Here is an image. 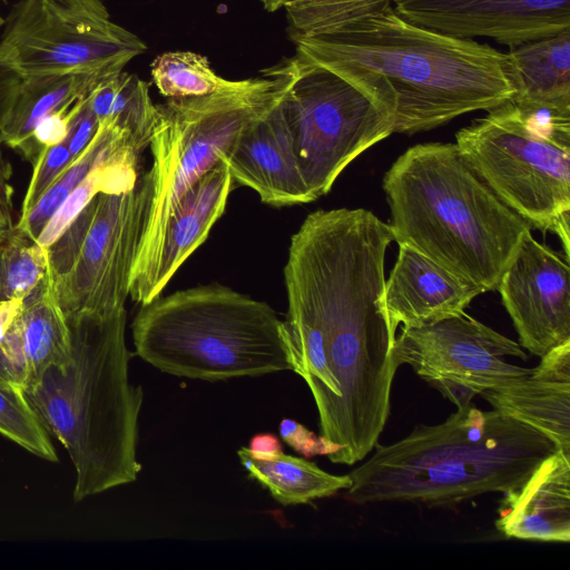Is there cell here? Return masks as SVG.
<instances>
[{
    "instance_id": "f1b7e54d",
    "label": "cell",
    "mask_w": 570,
    "mask_h": 570,
    "mask_svg": "<svg viewBox=\"0 0 570 570\" xmlns=\"http://www.w3.org/2000/svg\"><path fill=\"white\" fill-rule=\"evenodd\" d=\"M73 161L67 145L62 141L43 148L33 163L32 176L21 205L20 216L26 215L41 195Z\"/></svg>"
},
{
    "instance_id": "f546056e",
    "label": "cell",
    "mask_w": 570,
    "mask_h": 570,
    "mask_svg": "<svg viewBox=\"0 0 570 570\" xmlns=\"http://www.w3.org/2000/svg\"><path fill=\"white\" fill-rule=\"evenodd\" d=\"M87 98L55 110L36 124L31 134L35 160L43 148L65 141L72 120L83 107Z\"/></svg>"
},
{
    "instance_id": "4fadbf2b",
    "label": "cell",
    "mask_w": 570,
    "mask_h": 570,
    "mask_svg": "<svg viewBox=\"0 0 570 570\" xmlns=\"http://www.w3.org/2000/svg\"><path fill=\"white\" fill-rule=\"evenodd\" d=\"M392 7L414 24L509 47L570 30V0H392Z\"/></svg>"
},
{
    "instance_id": "603a6c76",
    "label": "cell",
    "mask_w": 570,
    "mask_h": 570,
    "mask_svg": "<svg viewBox=\"0 0 570 570\" xmlns=\"http://www.w3.org/2000/svg\"><path fill=\"white\" fill-rule=\"evenodd\" d=\"M88 106L98 122L115 120L145 149L157 118V105L150 98L149 83L121 71L100 82L89 95Z\"/></svg>"
},
{
    "instance_id": "7a4b0ae2",
    "label": "cell",
    "mask_w": 570,
    "mask_h": 570,
    "mask_svg": "<svg viewBox=\"0 0 570 570\" xmlns=\"http://www.w3.org/2000/svg\"><path fill=\"white\" fill-rule=\"evenodd\" d=\"M126 309L66 320L70 354L23 390L49 434L65 446L76 471L73 500L135 482L138 417L144 392L129 381L134 353L125 340Z\"/></svg>"
},
{
    "instance_id": "2e32d148",
    "label": "cell",
    "mask_w": 570,
    "mask_h": 570,
    "mask_svg": "<svg viewBox=\"0 0 570 570\" xmlns=\"http://www.w3.org/2000/svg\"><path fill=\"white\" fill-rule=\"evenodd\" d=\"M483 291L453 275L407 245L399 255L384 287V309L390 331L435 323L465 311Z\"/></svg>"
},
{
    "instance_id": "4dcf8cb0",
    "label": "cell",
    "mask_w": 570,
    "mask_h": 570,
    "mask_svg": "<svg viewBox=\"0 0 570 570\" xmlns=\"http://www.w3.org/2000/svg\"><path fill=\"white\" fill-rule=\"evenodd\" d=\"M279 435L285 443L306 458L326 455L332 461L337 453L333 443L292 419L281 421Z\"/></svg>"
},
{
    "instance_id": "ba28073f",
    "label": "cell",
    "mask_w": 570,
    "mask_h": 570,
    "mask_svg": "<svg viewBox=\"0 0 570 570\" xmlns=\"http://www.w3.org/2000/svg\"><path fill=\"white\" fill-rule=\"evenodd\" d=\"M151 196L148 173L120 194H97L48 248V271L67 320L126 309Z\"/></svg>"
},
{
    "instance_id": "83f0119b",
    "label": "cell",
    "mask_w": 570,
    "mask_h": 570,
    "mask_svg": "<svg viewBox=\"0 0 570 570\" xmlns=\"http://www.w3.org/2000/svg\"><path fill=\"white\" fill-rule=\"evenodd\" d=\"M0 433L28 452L51 462L58 456L22 389L0 382Z\"/></svg>"
},
{
    "instance_id": "9c48e42d",
    "label": "cell",
    "mask_w": 570,
    "mask_h": 570,
    "mask_svg": "<svg viewBox=\"0 0 570 570\" xmlns=\"http://www.w3.org/2000/svg\"><path fill=\"white\" fill-rule=\"evenodd\" d=\"M282 62L287 81L279 104L316 200L353 159L393 134V119L352 83L299 55Z\"/></svg>"
},
{
    "instance_id": "d4e9b609",
    "label": "cell",
    "mask_w": 570,
    "mask_h": 570,
    "mask_svg": "<svg viewBox=\"0 0 570 570\" xmlns=\"http://www.w3.org/2000/svg\"><path fill=\"white\" fill-rule=\"evenodd\" d=\"M112 129V120L99 122L98 129L83 151L41 195L33 207L20 216L17 228L36 242L42 228L71 191L89 174L98 160Z\"/></svg>"
},
{
    "instance_id": "8fae6325",
    "label": "cell",
    "mask_w": 570,
    "mask_h": 570,
    "mask_svg": "<svg viewBox=\"0 0 570 570\" xmlns=\"http://www.w3.org/2000/svg\"><path fill=\"white\" fill-rule=\"evenodd\" d=\"M392 352L397 366L409 364L456 409L470 405L485 390L530 371L505 361L507 356L527 360L519 343L464 312L402 328Z\"/></svg>"
},
{
    "instance_id": "ffe728a7",
    "label": "cell",
    "mask_w": 570,
    "mask_h": 570,
    "mask_svg": "<svg viewBox=\"0 0 570 570\" xmlns=\"http://www.w3.org/2000/svg\"><path fill=\"white\" fill-rule=\"evenodd\" d=\"M514 95L522 112L570 114V30L509 47Z\"/></svg>"
},
{
    "instance_id": "277c9868",
    "label": "cell",
    "mask_w": 570,
    "mask_h": 570,
    "mask_svg": "<svg viewBox=\"0 0 570 570\" xmlns=\"http://www.w3.org/2000/svg\"><path fill=\"white\" fill-rule=\"evenodd\" d=\"M394 240L453 275L495 291L531 224L504 204L456 144L405 150L383 179Z\"/></svg>"
},
{
    "instance_id": "30bf717a",
    "label": "cell",
    "mask_w": 570,
    "mask_h": 570,
    "mask_svg": "<svg viewBox=\"0 0 570 570\" xmlns=\"http://www.w3.org/2000/svg\"><path fill=\"white\" fill-rule=\"evenodd\" d=\"M146 50L112 21L104 0H22L0 41V70L17 78L111 77Z\"/></svg>"
},
{
    "instance_id": "3957f363",
    "label": "cell",
    "mask_w": 570,
    "mask_h": 570,
    "mask_svg": "<svg viewBox=\"0 0 570 570\" xmlns=\"http://www.w3.org/2000/svg\"><path fill=\"white\" fill-rule=\"evenodd\" d=\"M373 450L348 473L350 501L433 508L515 490L557 448L537 430L471 403L440 424H419L407 436Z\"/></svg>"
},
{
    "instance_id": "e0dca14e",
    "label": "cell",
    "mask_w": 570,
    "mask_h": 570,
    "mask_svg": "<svg viewBox=\"0 0 570 570\" xmlns=\"http://www.w3.org/2000/svg\"><path fill=\"white\" fill-rule=\"evenodd\" d=\"M493 410L547 436L570 454V341L541 357L538 366L480 394Z\"/></svg>"
},
{
    "instance_id": "52a82bcc",
    "label": "cell",
    "mask_w": 570,
    "mask_h": 570,
    "mask_svg": "<svg viewBox=\"0 0 570 570\" xmlns=\"http://www.w3.org/2000/svg\"><path fill=\"white\" fill-rule=\"evenodd\" d=\"M482 180L532 227L557 234L569 261L570 114L522 112L507 101L456 135Z\"/></svg>"
},
{
    "instance_id": "4316f807",
    "label": "cell",
    "mask_w": 570,
    "mask_h": 570,
    "mask_svg": "<svg viewBox=\"0 0 570 570\" xmlns=\"http://www.w3.org/2000/svg\"><path fill=\"white\" fill-rule=\"evenodd\" d=\"M48 248L12 227L0 242L1 299H24L45 277Z\"/></svg>"
},
{
    "instance_id": "d6986e66",
    "label": "cell",
    "mask_w": 570,
    "mask_h": 570,
    "mask_svg": "<svg viewBox=\"0 0 570 570\" xmlns=\"http://www.w3.org/2000/svg\"><path fill=\"white\" fill-rule=\"evenodd\" d=\"M112 77V76H111ZM106 77L97 73L13 76L0 96V137L33 164L31 134L48 114L87 98Z\"/></svg>"
},
{
    "instance_id": "1f68e13d",
    "label": "cell",
    "mask_w": 570,
    "mask_h": 570,
    "mask_svg": "<svg viewBox=\"0 0 570 570\" xmlns=\"http://www.w3.org/2000/svg\"><path fill=\"white\" fill-rule=\"evenodd\" d=\"M89 97V96H88ZM99 122L88 106V98L75 117L69 128L65 144L75 160L87 147L98 129Z\"/></svg>"
},
{
    "instance_id": "e575fe53",
    "label": "cell",
    "mask_w": 570,
    "mask_h": 570,
    "mask_svg": "<svg viewBox=\"0 0 570 570\" xmlns=\"http://www.w3.org/2000/svg\"><path fill=\"white\" fill-rule=\"evenodd\" d=\"M2 22H3V21H2L1 17H0V24H2Z\"/></svg>"
},
{
    "instance_id": "ac0fdd59",
    "label": "cell",
    "mask_w": 570,
    "mask_h": 570,
    "mask_svg": "<svg viewBox=\"0 0 570 570\" xmlns=\"http://www.w3.org/2000/svg\"><path fill=\"white\" fill-rule=\"evenodd\" d=\"M497 529L507 538L570 541V454L547 456L518 489L504 493Z\"/></svg>"
},
{
    "instance_id": "d6a6232c",
    "label": "cell",
    "mask_w": 570,
    "mask_h": 570,
    "mask_svg": "<svg viewBox=\"0 0 570 570\" xmlns=\"http://www.w3.org/2000/svg\"><path fill=\"white\" fill-rule=\"evenodd\" d=\"M9 79H0V96L8 85ZM2 144L0 137V145ZM6 164L1 157L0 149V242L6 237L12 228L11 223V189L7 179Z\"/></svg>"
},
{
    "instance_id": "7c38bea8",
    "label": "cell",
    "mask_w": 570,
    "mask_h": 570,
    "mask_svg": "<svg viewBox=\"0 0 570 570\" xmlns=\"http://www.w3.org/2000/svg\"><path fill=\"white\" fill-rule=\"evenodd\" d=\"M569 261L528 232L497 289L521 347L542 357L570 341Z\"/></svg>"
},
{
    "instance_id": "484cf974",
    "label": "cell",
    "mask_w": 570,
    "mask_h": 570,
    "mask_svg": "<svg viewBox=\"0 0 570 570\" xmlns=\"http://www.w3.org/2000/svg\"><path fill=\"white\" fill-rule=\"evenodd\" d=\"M150 69L155 86L168 99L213 94L224 80L207 57L193 51L164 52L153 60Z\"/></svg>"
},
{
    "instance_id": "8992f818",
    "label": "cell",
    "mask_w": 570,
    "mask_h": 570,
    "mask_svg": "<svg viewBox=\"0 0 570 570\" xmlns=\"http://www.w3.org/2000/svg\"><path fill=\"white\" fill-rule=\"evenodd\" d=\"M283 62L259 78L223 80L213 94L170 98L157 105L147 170L151 196L130 276L129 293L145 278L165 224L179 199L252 125L281 100L286 87Z\"/></svg>"
},
{
    "instance_id": "7402d4cb",
    "label": "cell",
    "mask_w": 570,
    "mask_h": 570,
    "mask_svg": "<svg viewBox=\"0 0 570 570\" xmlns=\"http://www.w3.org/2000/svg\"><path fill=\"white\" fill-rule=\"evenodd\" d=\"M237 454L249 478L283 505L309 503L352 485L348 474H331L298 456L281 453L268 459H256L247 448H240Z\"/></svg>"
},
{
    "instance_id": "6da1fadb",
    "label": "cell",
    "mask_w": 570,
    "mask_h": 570,
    "mask_svg": "<svg viewBox=\"0 0 570 570\" xmlns=\"http://www.w3.org/2000/svg\"><path fill=\"white\" fill-rule=\"evenodd\" d=\"M291 37L297 55L386 111L393 132L430 130L514 95L508 52L414 24L392 6L324 33Z\"/></svg>"
},
{
    "instance_id": "d590c367",
    "label": "cell",
    "mask_w": 570,
    "mask_h": 570,
    "mask_svg": "<svg viewBox=\"0 0 570 570\" xmlns=\"http://www.w3.org/2000/svg\"><path fill=\"white\" fill-rule=\"evenodd\" d=\"M0 301H1V295H0Z\"/></svg>"
},
{
    "instance_id": "836d02e7",
    "label": "cell",
    "mask_w": 570,
    "mask_h": 570,
    "mask_svg": "<svg viewBox=\"0 0 570 570\" xmlns=\"http://www.w3.org/2000/svg\"><path fill=\"white\" fill-rule=\"evenodd\" d=\"M249 453L256 459H268L283 453V445L278 436L273 433L255 434L249 441Z\"/></svg>"
},
{
    "instance_id": "5bb4252c",
    "label": "cell",
    "mask_w": 570,
    "mask_h": 570,
    "mask_svg": "<svg viewBox=\"0 0 570 570\" xmlns=\"http://www.w3.org/2000/svg\"><path fill=\"white\" fill-rule=\"evenodd\" d=\"M232 188L229 169L222 159L185 193L165 224L145 278L129 293L132 301L144 305L159 297L224 214Z\"/></svg>"
},
{
    "instance_id": "cb8c5ba5",
    "label": "cell",
    "mask_w": 570,
    "mask_h": 570,
    "mask_svg": "<svg viewBox=\"0 0 570 570\" xmlns=\"http://www.w3.org/2000/svg\"><path fill=\"white\" fill-rule=\"evenodd\" d=\"M268 12L284 9L291 33L331 31L392 6V0H259Z\"/></svg>"
},
{
    "instance_id": "44dd1931",
    "label": "cell",
    "mask_w": 570,
    "mask_h": 570,
    "mask_svg": "<svg viewBox=\"0 0 570 570\" xmlns=\"http://www.w3.org/2000/svg\"><path fill=\"white\" fill-rule=\"evenodd\" d=\"M19 318L28 370L27 389L48 367L65 366L70 354L69 327L48 268L23 299Z\"/></svg>"
},
{
    "instance_id": "9a60e30c",
    "label": "cell",
    "mask_w": 570,
    "mask_h": 570,
    "mask_svg": "<svg viewBox=\"0 0 570 570\" xmlns=\"http://www.w3.org/2000/svg\"><path fill=\"white\" fill-rule=\"evenodd\" d=\"M279 102L242 134L223 160L233 184L254 189L267 205L312 203Z\"/></svg>"
},
{
    "instance_id": "5b68a950",
    "label": "cell",
    "mask_w": 570,
    "mask_h": 570,
    "mask_svg": "<svg viewBox=\"0 0 570 570\" xmlns=\"http://www.w3.org/2000/svg\"><path fill=\"white\" fill-rule=\"evenodd\" d=\"M131 330L136 354L176 376L214 382L293 368L285 322L217 283L141 305Z\"/></svg>"
}]
</instances>
